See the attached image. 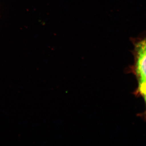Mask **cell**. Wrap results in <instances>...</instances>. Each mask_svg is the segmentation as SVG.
<instances>
[{
	"label": "cell",
	"instance_id": "1",
	"mask_svg": "<svg viewBox=\"0 0 146 146\" xmlns=\"http://www.w3.org/2000/svg\"><path fill=\"white\" fill-rule=\"evenodd\" d=\"M146 41L142 40L136 43V75L139 82V91L146 100Z\"/></svg>",
	"mask_w": 146,
	"mask_h": 146
}]
</instances>
